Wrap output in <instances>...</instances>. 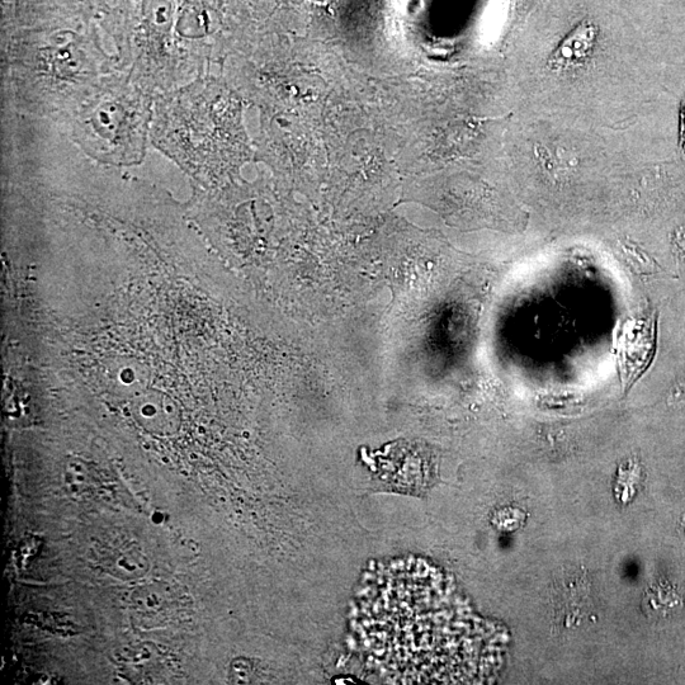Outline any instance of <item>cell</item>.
I'll list each match as a JSON object with an SVG mask.
<instances>
[{
    "label": "cell",
    "mask_w": 685,
    "mask_h": 685,
    "mask_svg": "<svg viewBox=\"0 0 685 685\" xmlns=\"http://www.w3.org/2000/svg\"><path fill=\"white\" fill-rule=\"evenodd\" d=\"M14 93L32 113L66 117L118 69L97 41L70 28H56L14 45L7 55Z\"/></svg>",
    "instance_id": "6da1fadb"
},
{
    "label": "cell",
    "mask_w": 685,
    "mask_h": 685,
    "mask_svg": "<svg viewBox=\"0 0 685 685\" xmlns=\"http://www.w3.org/2000/svg\"><path fill=\"white\" fill-rule=\"evenodd\" d=\"M153 94L129 75H107L65 117L75 143L89 157L115 167L143 162L153 121Z\"/></svg>",
    "instance_id": "7a4b0ae2"
},
{
    "label": "cell",
    "mask_w": 685,
    "mask_h": 685,
    "mask_svg": "<svg viewBox=\"0 0 685 685\" xmlns=\"http://www.w3.org/2000/svg\"><path fill=\"white\" fill-rule=\"evenodd\" d=\"M224 126L220 89L201 78L157 97L150 135L162 153L200 179L220 165Z\"/></svg>",
    "instance_id": "3957f363"
},
{
    "label": "cell",
    "mask_w": 685,
    "mask_h": 685,
    "mask_svg": "<svg viewBox=\"0 0 685 685\" xmlns=\"http://www.w3.org/2000/svg\"><path fill=\"white\" fill-rule=\"evenodd\" d=\"M658 342V316L628 319L617 339V366L625 394L649 370Z\"/></svg>",
    "instance_id": "277c9868"
},
{
    "label": "cell",
    "mask_w": 685,
    "mask_h": 685,
    "mask_svg": "<svg viewBox=\"0 0 685 685\" xmlns=\"http://www.w3.org/2000/svg\"><path fill=\"white\" fill-rule=\"evenodd\" d=\"M130 410L136 423L154 436H174L181 428V408L164 392L146 389L131 400Z\"/></svg>",
    "instance_id": "5b68a950"
},
{
    "label": "cell",
    "mask_w": 685,
    "mask_h": 685,
    "mask_svg": "<svg viewBox=\"0 0 685 685\" xmlns=\"http://www.w3.org/2000/svg\"><path fill=\"white\" fill-rule=\"evenodd\" d=\"M595 28L592 25H583L571 32L548 60L550 68L555 70H568L588 60L594 49Z\"/></svg>",
    "instance_id": "8992f818"
},
{
    "label": "cell",
    "mask_w": 685,
    "mask_h": 685,
    "mask_svg": "<svg viewBox=\"0 0 685 685\" xmlns=\"http://www.w3.org/2000/svg\"><path fill=\"white\" fill-rule=\"evenodd\" d=\"M106 373L111 389L118 395L131 396V400L146 390L149 381L148 370L134 359L111 363Z\"/></svg>",
    "instance_id": "52a82bcc"
},
{
    "label": "cell",
    "mask_w": 685,
    "mask_h": 685,
    "mask_svg": "<svg viewBox=\"0 0 685 685\" xmlns=\"http://www.w3.org/2000/svg\"><path fill=\"white\" fill-rule=\"evenodd\" d=\"M672 240L675 257L685 264V224L674 231Z\"/></svg>",
    "instance_id": "ba28073f"
},
{
    "label": "cell",
    "mask_w": 685,
    "mask_h": 685,
    "mask_svg": "<svg viewBox=\"0 0 685 685\" xmlns=\"http://www.w3.org/2000/svg\"><path fill=\"white\" fill-rule=\"evenodd\" d=\"M669 403L678 408H685V377L679 380L670 391Z\"/></svg>",
    "instance_id": "9c48e42d"
},
{
    "label": "cell",
    "mask_w": 685,
    "mask_h": 685,
    "mask_svg": "<svg viewBox=\"0 0 685 685\" xmlns=\"http://www.w3.org/2000/svg\"><path fill=\"white\" fill-rule=\"evenodd\" d=\"M680 148L685 153V99L682 106V113H680Z\"/></svg>",
    "instance_id": "30bf717a"
}]
</instances>
